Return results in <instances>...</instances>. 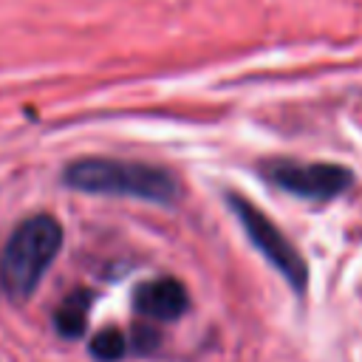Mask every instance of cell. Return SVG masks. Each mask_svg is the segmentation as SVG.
Returning <instances> with one entry per match:
<instances>
[{
    "label": "cell",
    "mask_w": 362,
    "mask_h": 362,
    "mask_svg": "<svg viewBox=\"0 0 362 362\" xmlns=\"http://www.w3.org/2000/svg\"><path fill=\"white\" fill-rule=\"evenodd\" d=\"M62 246V226L54 215H31L14 226L0 252V288L8 300H28Z\"/></svg>",
    "instance_id": "2"
},
{
    "label": "cell",
    "mask_w": 362,
    "mask_h": 362,
    "mask_svg": "<svg viewBox=\"0 0 362 362\" xmlns=\"http://www.w3.org/2000/svg\"><path fill=\"white\" fill-rule=\"evenodd\" d=\"M90 303H93V294L88 288H76L71 291L54 311V328L59 337L65 339H76L85 334L88 328V311H90Z\"/></svg>",
    "instance_id": "6"
},
{
    "label": "cell",
    "mask_w": 362,
    "mask_h": 362,
    "mask_svg": "<svg viewBox=\"0 0 362 362\" xmlns=\"http://www.w3.org/2000/svg\"><path fill=\"white\" fill-rule=\"evenodd\" d=\"M90 354L99 362H119L127 354V337L119 328H102L90 339Z\"/></svg>",
    "instance_id": "7"
},
{
    "label": "cell",
    "mask_w": 362,
    "mask_h": 362,
    "mask_svg": "<svg viewBox=\"0 0 362 362\" xmlns=\"http://www.w3.org/2000/svg\"><path fill=\"white\" fill-rule=\"evenodd\" d=\"M189 305V294L181 280L175 277H156L147 280L136 288L133 294V308L156 322H173L178 320Z\"/></svg>",
    "instance_id": "5"
},
{
    "label": "cell",
    "mask_w": 362,
    "mask_h": 362,
    "mask_svg": "<svg viewBox=\"0 0 362 362\" xmlns=\"http://www.w3.org/2000/svg\"><path fill=\"white\" fill-rule=\"evenodd\" d=\"M263 175L300 198L311 201H328L342 195L354 184V173L342 164H328V161H291V158H272L263 161Z\"/></svg>",
    "instance_id": "4"
},
{
    "label": "cell",
    "mask_w": 362,
    "mask_h": 362,
    "mask_svg": "<svg viewBox=\"0 0 362 362\" xmlns=\"http://www.w3.org/2000/svg\"><path fill=\"white\" fill-rule=\"evenodd\" d=\"M65 184L90 195H119V198H139L150 204H173L181 195L178 178L144 161H124V158H76L62 173Z\"/></svg>",
    "instance_id": "1"
},
{
    "label": "cell",
    "mask_w": 362,
    "mask_h": 362,
    "mask_svg": "<svg viewBox=\"0 0 362 362\" xmlns=\"http://www.w3.org/2000/svg\"><path fill=\"white\" fill-rule=\"evenodd\" d=\"M226 201H229V206H232L238 223L243 226L246 238L252 240V246L283 274V280H286L297 294H303V291H305V283H308V266H305L303 255L297 252V246H294V243L266 218V212L257 209L252 201H246V198H240V195H235V192H229Z\"/></svg>",
    "instance_id": "3"
},
{
    "label": "cell",
    "mask_w": 362,
    "mask_h": 362,
    "mask_svg": "<svg viewBox=\"0 0 362 362\" xmlns=\"http://www.w3.org/2000/svg\"><path fill=\"white\" fill-rule=\"evenodd\" d=\"M133 345H136V351H153L156 345H158V334L153 331V328H147V325H141V328H136V334H133Z\"/></svg>",
    "instance_id": "8"
}]
</instances>
